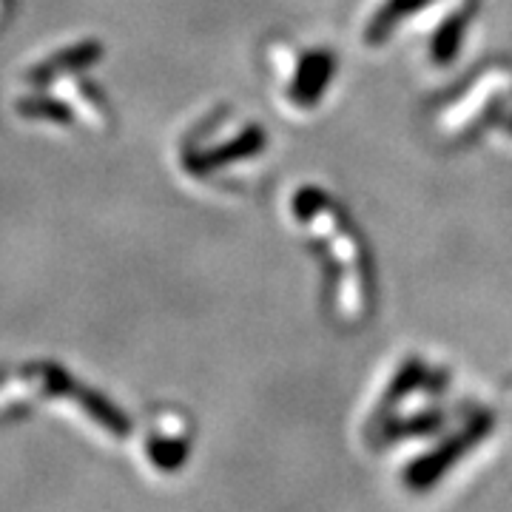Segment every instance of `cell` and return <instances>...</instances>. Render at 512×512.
I'll use <instances>...</instances> for the list:
<instances>
[{
    "label": "cell",
    "instance_id": "5b68a950",
    "mask_svg": "<svg viewBox=\"0 0 512 512\" xmlns=\"http://www.w3.org/2000/svg\"><path fill=\"white\" fill-rule=\"evenodd\" d=\"M424 379H427V367H424V362H421V359H407V362L399 367V373H396V379L390 384V390L384 393L379 410L373 413V424H376V427H387L390 413H393L410 393H416L421 384H424Z\"/></svg>",
    "mask_w": 512,
    "mask_h": 512
},
{
    "label": "cell",
    "instance_id": "7a4b0ae2",
    "mask_svg": "<svg viewBox=\"0 0 512 512\" xmlns=\"http://www.w3.org/2000/svg\"><path fill=\"white\" fill-rule=\"evenodd\" d=\"M336 74V55L330 49H311L305 52L296 72H293L288 97L296 109H313L325 92H328L330 80Z\"/></svg>",
    "mask_w": 512,
    "mask_h": 512
},
{
    "label": "cell",
    "instance_id": "6da1fadb",
    "mask_svg": "<svg viewBox=\"0 0 512 512\" xmlns=\"http://www.w3.org/2000/svg\"><path fill=\"white\" fill-rule=\"evenodd\" d=\"M493 433V416L490 413H478L473 419L467 421L456 436H450L447 441H441L436 450H430L427 456L416 458L407 470H404V484L410 490H427L433 487L436 481L444 478V473L450 467H456V461L467 456L473 447H478L481 441Z\"/></svg>",
    "mask_w": 512,
    "mask_h": 512
},
{
    "label": "cell",
    "instance_id": "8992f818",
    "mask_svg": "<svg viewBox=\"0 0 512 512\" xmlns=\"http://www.w3.org/2000/svg\"><path fill=\"white\" fill-rule=\"evenodd\" d=\"M430 0H384L379 6V12L370 18L365 29V43L367 46H382L387 37L393 35V29L402 23V20L413 18L416 12H421Z\"/></svg>",
    "mask_w": 512,
    "mask_h": 512
},
{
    "label": "cell",
    "instance_id": "30bf717a",
    "mask_svg": "<svg viewBox=\"0 0 512 512\" xmlns=\"http://www.w3.org/2000/svg\"><path fill=\"white\" fill-rule=\"evenodd\" d=\"M507 128H510V131H512V120H510V126H507Z\"/></svg>",
    "mask_w": 512,
    "mask_h": 512
},
{
    "label": "cell",
    "instance_id": "52a82bcc",
    "mask_svg": "<svg viewBox=\"0 0 512 512\" xmlns=\"http://www.w3.org/2000/svg\"><path fill=\"white\" fill-rule=\"evenodd\" d=\"M148 453H151V461L160 467V470H177L188 458V441L185 439H151L148 444Z\"/></svg>",
    "mask_w": 512,
    "mask_h": 512
},
{
    "label": "cell",
    "instance_id": "9c48e42d",
    "mask_svg": "<svg viewBox=\"0 0 512 512\" xmlns=\"http://www.w3.org/2000/svg\"><path fill=\"white\" fill-rule=\"evenodd\" d=\"M330 202L328 197H325V191L322 188H313V185H308V188H299L296 194H293V217L302 222H313L325 208H328Z\"/></svg>",
    "mask_w": 512,
    "mask_h": 512
},
{
    "label": "cell",
    "instance_id": "ba28073f",
    "mask_svg": "<svg viewBox=\"0 0 512 512\" xmlns=\"http://www.w3.org/2000/svg\"><path fill=\"white\" fill-rule=\"evenodd\" d=\"M444 421V413H421L413 419L393 421L390 427H384V436L387 439H399V436H427V433H436Z\"/></svg>",
    "mask_w": 512,
    "mask_h": 512
},
{
    "label": "cell",
    "instance_id": "3957f363",
    "mask_svg": "<svg viewBox=\"0 0 512 512\" xmlns=\"http://www.w3.org/2000/svg\"><path fill=\"white\" fill-rule=\"evenodd\" d=\"M265 146H268V134L259 126H248L242 128L237 137L225 140L220 146L200 151V154H191L188 168L194 174H211V171H220L225 165L239 163V160H251L256 154H262Z\"/></svg>",
    "mask_w": 512,
    "mask_h": 512
},
{
    "label": "cell",
    "instance_id": "277c9868",
    "mask_svg": "<svg viewBox=\"0 0 512 512\" xmlns=\"http://www.w3.org/2000/svg\"><path fill=\"white\" fill-rule=\"evenodd\" d=\"M476 9L478 0H467L464 6H458L450 18L441 20L436 35L430 40V57H433V63L450 66L456 60L458 52H461V43H464V35H467L473 18H476Z\"/></svg>",
    "mask_w": 512,
    "mask_h": 512
}]
</instances>
